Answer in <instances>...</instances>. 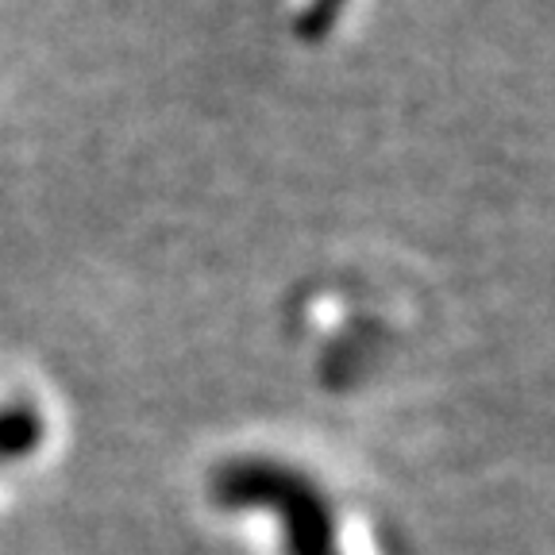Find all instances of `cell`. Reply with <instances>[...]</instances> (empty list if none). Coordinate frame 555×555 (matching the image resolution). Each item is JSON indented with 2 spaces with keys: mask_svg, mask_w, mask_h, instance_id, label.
Returning a JSON list of instances; mask_svg holds the SVG:
<instances>
[{
  "mask_svg": "<svg viewBox=\"0 0 555 555\" xmlns=\"http://www.w3.org/2000/svg\"><path fill=\"white\" fill-rule=\"evenodd\" d=\"M212 490H217V502L224 505H267L282 513L294 555H336L328 509L289 470L267 467V463H235L220 470Z\"/></svg>",
  "mask_w": 555,
  "mask_h": 555,
  "instance_id": "6da1fadb",
  "label": "cell"
},
{
  "mask_svg": "<svg viewBox=\"0 0 555 555\" xmlns=\"http://www.w3.org/2000/svg\"><path fill=\"white\" fill-rule=\"evenodd\" d=\"M39 440V421L24 409H12V413L0 416V455H20V451L35 448Z\"/></svg>",
  "mask_w": 555,
  "mask_h": 555,
  "instance_id": "7a4b0ae2",
  "label": "cell"
}]
</instances>
